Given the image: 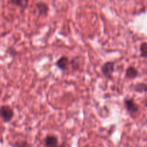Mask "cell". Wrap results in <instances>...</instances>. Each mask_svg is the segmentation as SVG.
<instances>
[{"mask_svg":"<svg viewBox=\"0 0 147 147\" xmlns=\"http://www.w3.org/2000/svg\"><path fill=\"white\" fill-rule=\"evenodd\" d=\"M146 107H147V102L146 103Z\"/></svg>","mask_w":147,"mask_h":147,"instance_id":"13","label":"cell"},{"mask_svg":"<svg viewBox=\"0 0 147 147\" xmlns=\"http://www.w3.org/2000/svg\"><path fill=\"white\" fill-rule=\"evenodd\" d=\"M29 0H11L12 4L22 9H25L28 7Z\"/></svg>","mask_w":147,"mask_h":147,"instance_id":"8","label":"cell"},{"mask_svg":"<svg viewBox=\"0 0 147 147\" xmlns=\"http://www.w3.org/2000/svg\"><path fill=\"white\" fill-rule=\"evenodd\" d=\"M70 64L69 58L66 56H62L59 58L56 63V66L62 71H65L68 69V66Z\"/></svg>","mask_w":147,"mask_h":147,"instance_id":"5","label":"cell"},{"mask_svg":"<svg viewBox=\"0 0 147 147\" xmlns=\"http://www.w3.org/2000/svg\"><path fill=\"white\" fill-rule=\"evenodd\" d=\"M70 65L71 66L72 69L74 71H77L80 70V63H79L77 58L73 59L70 61Z\"/></svg>","mask_w":147,"mask_h":147,"instance_id":"9","label":"cell"},{"mask_svg":"<svg viewBox=\"0 0 147 147\" xmlns=\"http://www.w3.org/2000/svg\"><path fill=\"white\" fill-rule=\"evenodd\" d=\"M15 113L10 106L2 105L0 107V118L5 123L10 122L14 118Z\"/></svg>","mask_w":147,"mask_h":147,"instance_id":"1","label":"cell"},{"mask_svg":"<svg viewBox=\"0 0 147 147\" xmlns=\"http://www.w3.org/2000/svg\"><path fill=\"white\" fill-rule=\"evenodd\" d=\"M134 90L136 92H146L147 84H137L134 87Z\"/></svg>","mask_w":147,"mask_h":147,"instance_id":"11","label":"cell"},{"mask_svg":"<svg viewBox=\"0 0 147 147\" xmlns=\"http://www.w3.org/2000/svg\"><path fill=\"white\" fill-rule=\"evenodd\" d=\"M115 62L107 61L102 66L101 72L102 75L108 80H112L113 74L115 71Z\"/></svg>","mask_w":147,"mask_h":147,"instance_id":"2","label":"cell"},{"mask_svg":"<svg viewBox=\"0 0 147 147\" xmlns=\"http://www.w3.org/2000/svg\"><path fill=\"white\" fill-rule=\"evenodd\" d=\"M140 51H141V56L147 59V43H141L140 46Z\"/></svg>","mask_w":147,"mask_h":147,"instance_id":"10","label":"cell"},{"mask_svg":"<svg viewBox=\"0 0 147 147\" xmlns=\"http://www.w3.org/2000/svg\"><path fill=\"white\" fill-rule=\"evenodd\" d=\"M124 105H125V109L127 112L131 115H135L138 111V106L134 102L133 98H126L123 101Z\"/></svg>","mask_w":147,"mask_h":147,"instance_id":"3","label":"cell"},{"mask_svg":"<svg viewBox=\"0 0 147 147\" xmlns=\"http://www.w3.org/2000/svg\"><path fill=\"white\" fill-rule=\"evenodd\" d=\"M45 147H64L63 145L59 146L57 136L53 134H49L44 138Z\"/></svg>","mask_w":147,"mask_h":147,"instance_id":"4","label":"cell"},{"mask_svg":"<svg viewBox=\"0 0 147 147\" xmlns=\"http://www.w3.org/2000/svg\"><path fill=\"white\" fill-rule=\"evenodd\" d=\"M27 143L25 142V141H22V142H16L15 144V147H26Z\"/></svg>","mask_w":147,"mask_h":147,"instance_id":"12","label":"cell"},{"mask_svg":"<svg viewBox=\"0 0 147 147\" xmlns=\"http://www.w3.org/2000/svg\"><path fill=\"white\" fill-rule=\"evenodd\" d=\"M146 123H147V119H146Z\"/></svg>","mask_w":147,"mask_h":147,"instance_id":"14","label":"cell"},{"mask_svg":"<svg viewBox=\"0 0 147 147\" xmlns=\"http://www.w3.org/2000/svg\"><path fill=\"white\" fill-rule=\"evenodd\" d=\"M36 8L39 16H46L49 12V7L46 3L40 2L36 4Z\"/></svg>","mask_w":147,"mask_h":147,"instance_id":"6","label":"cell"},{"mask_svg":"<svg viewBox=\"0 0 147 147\" xmlns=\"http://www.w3.org/2000/svg\"><path fill=\"white\" fill-rule=\"evenodd\" d=\"M138 76V71L134 66H131L127 68L125 71V78L133 80Z\"/></svg>","mask_w":147,"mask_h":147,"instance_id":"7","label":"cell"}]
</instances>
